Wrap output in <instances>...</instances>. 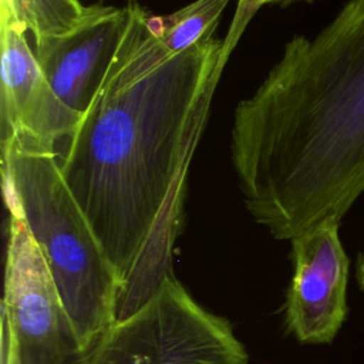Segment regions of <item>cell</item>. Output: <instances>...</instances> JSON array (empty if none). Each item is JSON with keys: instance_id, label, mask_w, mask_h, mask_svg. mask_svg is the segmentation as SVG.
Returning <instances> with one entry per match:
<instances>
[{"instance_id": "cell-1", "label": "cell", "mask_w": 364, "mask_h": 364, "mask_svg": "<svg viewBox=\"0 0 364 364\" xmlns=\"http://www.w3.org/2000/svg\"><path fill=\"white\" fill-rule=\"evenodd\" d=\"M128 23L60 169L121 286L118 318L172 274L191 161L223 73L215 34L168 50L155 16L128 0Z\"/></svg>"}, {"instance_id": "cell-2", "label": "cell", "mask_w": 364, "mask_h": 364, "mask_svg": "<svg viewBox=\"0 0 364 364\" xmlns=\"http://www.w3.org/2000/svg\"><path fill=\"white\" fill-rule=\"evenodd\" d=\"M230 158L247 212L274 239L341 222L364 193V0L286 43L235 108Z\"/></svg>"}, {"instance_id": "cell-3", "label": "cell", "mask_w": 364, "mask_h": 364, "mask_svg": "<svg viewBox=\"0 0 364 364\" xmlns=\"http://www.w3.org/2000/svg\"><path fill=\"white\" fill-rule=\"evenodd\" d=\"M7 210L17 212L54 279L85 350L118 316L121 286L87 218L65 183L57 154L26 141H0Z\"/></svg>"}, {"instance_id": "cell-4", "label": "cell", "mask_w": 364, "mask_h": 364, "mask_svg": "<svg viewBox=\"0 0 364 364\" xmlns=\"http://www.w3.org/2000/svg\"><path fill=\"white\" fill-rule=\"evenodd\" d=\"M229 320L200 306L169 274L135 311L94 341L87 364H247Z\"/></svg>"}, {"instance_id": "cell-5", "label": "cell", "mask_w": 364, "mask_h": 364, "mask_svg": "<svg viewBox=\"0 0 364 364\" xmlns=\"http://www.w3.org/2000/svg\"><path fill=\"white\" fill-rule=\"evenodd\" d=\"M338 226L337 220H326L290 240L293 276L286 293L284 323L303 344L331 343L348 314L350 262Z\"/></svg>"}, {"instance_id": "cell-6", "label": "cell", "mask_w": 364, "mask_h": 364, "mask_svg": "<svg viewBox=\"0 0 364 364\" xmlns=\"http://www.w3.org/2000/svg\"><path fill=\"white\" fill-rule=\"evenodd\" d=\"M26 28L0 16V141L23 138L55 152L82 114L67 107L48 84L26 37Z\"/></svg>"}, {"instance_id": "cell-7", "label": "cell", "mask_w": 364, "mask_h": 364, "mask_svg": "<svg viewBox=\"0 0 364 364\" xmlns=\"http://www.w3.org/2000/svg\"><path fill=\"white\" fill-rule=\"evenodd\" d=\"M128 23V7L92 6L75 30L36 41L48 84L71 109L84 114L98 92Z\"/></svg>"}, {"instance_id": "cell-8", "label": "cell", "mask_w": 364, "mask_h": 364, "mask_svg": "<svg viewBox=\"0 0 364 364\" xmlns=\"http://www.w3.org/2000/svg\"><path fill=\"white\" fill-rule=\"evenodd\" d=\"M91 11L80 0H0V16L30 30L36 41L75 30Z\"/></svg>"}, {"instance_id": "cell-9", "label": "cell", "mask_w": 364, "mask_h": 364, "mask_svg": "<svg viewBox=\"0 0 364 364\" xmlns=\"http://www.w3.org/2000/svg\"><path fill=\"white\" fill-rule=\"evenodd\" d=\"M230 0H195L168 16H155V27L164 46L175 53L191 48L215 34Z\"/></svg>"}, {"instance_id": "cell-10", "label": "cell", "mask_w": 364, "mask_h": 364, "mask_svg": "<svg viewBox=\"0 0 364 364\" xmlns=\"http://www.w3.org/2000/svg\"><path fill=\"white\" fill-rule=\"evenodd\" d=\"M90 350L74 348L67 351L46 353L23 348L17 344L10 324L1 317V353L0 364H87Z\"/></svg>"}, {"instance_id": "cell-11", "label": "cell", "mask_w": 364, "mask_h": 364, "mask_svg": "<svg viewBox=\"0 0 364 364\" xmlns=\"http://www.w3.org/2000/svg\"><path fill=\"white\" fill-rule=\"evenodd\" d=\"M267 0H237L236 9L228 30L226 37L223 38V50H222V65L225 67L235 47L237 46L240 37L243 36L247 24L256 14V11L266 6Z\"/></svg>"}, {"instance_id": "cell-12", "label": "cell", "mask_w": 364, "mask_h": 364, "mask_svg": "<svg viewBox=\"0 0 364 364\" xmlns=\"http://www.w3.org/2000/svg\"><path fill=\"white\" fill-rule=\"evenodd\" d=\"M355 280L360 289L364 291V253H361L355 262Z\"/></svg>"}, {"instance_id": "cell-13", "label": "cell", "mask_w": 364, "mask_h": 364, "mask_svg": "<svg viewBox=\"0 0 364 364\" xmlns=\"http://www.w3.org/2000/svg\"><path fill=\"white\" fill-rule=\"evenodd\" d=\"M289 1H297V0H267V4H270V3H289Z\"/></svg>"}]
</instances>
